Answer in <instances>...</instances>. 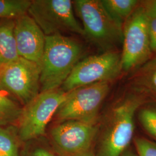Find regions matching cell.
I'll list each match as a JSON object with an SVG mask.
<instances>
[{
  "label": "cell",
  "instance_id": "obj_14",
  "mask_svg": "<svg viewBox=\"0 0 156 156\" xmlns=\"http://www.w3.org/2000/svg\"><path fill=\"white\" fill-rule=\"evenodd\" d=\"M106 11L114 20L123 27L129 17L138 7L136 0H101Z\"/></svg>",
  "mask_w": 156,
  "mask_h": 156
},
{
  "label": "cell",
  "instance_id": "obj_8",
  "mask_svg": "<svg viewBox=\"0 0 156 156\" xmlns=\"http://www.w3.org/2000/svg\"><path fill=\"white\" fill-rule=\"evenodd\" d=\"M122 71L121 55L109 50L80 60L73 68L61 88L68 92L72 90L99 82H109Z\"/></svg>",
  "mask_w": 156,
  "mask_h": 156
},
{
  "label": "cell",
  "instance_id": "obj_3",
  "mask_svg": "<svg viewBox=\"0 0 156 156\" xmlns=\"http://www.w3.org/2000/svg\"><path fill=\"white\" fill-rule=\"evenodd\" d=\"M83 35L106 51L123 41V26L113 19L100 0L73 1Z\"/></svg>",
  "mask_w": 156,
  "mask_h": 156
},
{
  "label": "cell",
  "instance_id": "obj_12",
  "mask_svg": "<svg viewBox=\"0 0 156 156\" xmlns=\"http://www.w3.org/2000/svg\"><path fill=\"white\" fill-rule=\"evenodd\" d=\"M15 19L0 20V68L17 60L15 37Z\"/></svg>",
  "mask_w": 156,
  "mask_h": 156
},
{
  "label": "cell",
  "instance_id": "obj_2",
  "mask_svg": "<svg viewBox=\"0 0 156 156\" xmlns=\"http://www.w3.org/2000/svg\"><path fill=\"white\" fill-rule=\"evenodd\" d=\"M144 99L128 95L112 108L104 128L97 156H120L133 137L134 117Z\"/></svg>",
  "mask_w": 156,
  "mask_h": 156
},
{
  "label": "cell",
  "instance_id": "obj_13",
  "mask_svg": "<svg viewBox=\"0 0 156 156\" xmlns=\"http://www.w3.org/2000/svg\"><path fill=\"white\" fill-rule=\"evenodd\" d=\"M133 84L137 91L156 96V57L140 66Z\"/></svg>",
  "mask_w": 156,
  "mask_h": 156
},
{
  "label": "cell",
  "instance_id": "obj_22",
  "mask_svg": "<svg viewBox=\"0 0 156 156\" xmlns=\"http://www.w3.org/2000/svg\"><path fill=\"white\" fill-rule=\"evenodd\" d=\"M32 156H55L49 151L45 149L39 148L36 149L33 153Z\"/></svg>",
  "mask_w": 156,
  "mask_h": 156
},
{
  "label": "cell",
  "instance_id": "obj_7",
  "mask_svg": "<svg viewBox=\"0 0 156 156\" xmlns=\"http://www.w3.org/2000/svg\"><path fill=\"white\" fill-rule=\"evenodd\" d=\"M122 42L120 54L122 71L132 70L149 60L151 50L147 16L144 6H138L124 23Z\"/></svg>",
  "mask_w": 156,
  "mask_h": 156
},
{
  "label": "cell",
  "instance_id": "obj_15",
  "mask_svg": "<svg viewBox=\"0 0 156 156\" xmlns=\"http://www.w3.org/2000/svg\"><path fill=\"white\" fill-rule=\"evenodd\" d=\"M22 108L10 95L0 89V126H9L17 123Z\"/></svg>",
  "mask_w": 156,
  "mask_h": 156
},
{
  "label": "cell",
  "instance_id": "obj_16",
  "mask_svg": "<svg viewBox=\"0 0 156 156\" xmlns=\"http://www.w3.org/2000/svg\"><path fill=\"white\" fill-rule=\"evenodd\" d=\"M19 136L13 126H0V156H20Z\"/></svg>",
  "mask_w": 156,
  "mask_h": 156
},
{
  "label": "cell",
  "instance_id": "obj_17",
  "mask_svg": "<svg viewBox=\"0 0 156 156\" xmlns=\"http://www.w3.org/2000/svg\"><path fill=\"white\" fill-rule=\"evenodd\" d=\"M31 1L0 0V20L16 19L27 13Z\"/></svg>",
  "mask_w": 156,
  "mask_h": 156
},
{
  "label": "cell",
  "instance_id": "obj_1",
  "mask_svg": "<svg viewBox=\"0 0 156 156\" xmlns=\"http://www.w3.org/2000/svg\"><path fill=\"white\" fill-rule=\"evenodd\" d=\"M83 51L82 45L73 38L62 34L46 36L40 92L60 88L81 60Z\"/></svg>",
  "mask_w": 156,
  "mask_h": 156
},
{
  "label": "cell",
  "instance_id": "obj_24",
  "mask_svg": "<svg viewBox=\"0 0 156 156\" xmlns=\"http://www.w3.org/2000/svg\"><path fill=\"white\" fill-rule=\"evenodd\" d=\"M95 156L94 154L91 152V151H90V152H89L88 153H87L86 154H85L84 156Z\"/></svg>",
  "mask_w": 156,
  "mask_h": 156
},
{
  "label": "cell",
  "instance_id": "obj_19",
  "mask_svg": "<svg viewBox=\"0 0 156 156\" xmlns=\"http://www.w3.org/2000/svg\"><path fill=\"white\" fill-rule=\"evenodd\" d=\"M138 156H156V143L145 138L135 140Z\"/></svg>",
  "mask_w": 156,
  "mask_h": 156
},
{
  "label": "cell",
  "instance_id": "obj_23",
  "mask_svg": "<svg viewBox=\"0 0 156 156\" xmlns=\"http://www.w3.org/2000/svg\"><path fill=\"white\" fill-rule=\"evenodd\" d=\"M120 156H137L134 153L130 151H125Z\"/></svg>",
  "mask_w": 156,
  "mask_h": 156
},
{
  "label": "cell",
  "instance_id": "obj_6",
  "mask_svg": "<svg viewBox=\"0 0 156 156\" xmlns=\"http://www.w3.org/2000/svg\"><path fill=\"white\" fill-rule=\"evenodd\" d=\"M27 13L45 36L67 32L83 35L82 26L75 15L73 1L33 0Z\"/></svg>",
  "mask_w": 156,
  "mask_h": 156
},
{
  "label": "cell",
  "instance_id": "obj_5",
  "mask_svg": "<svg viewBox=\"0 0 156 156\" xmlns=\"http://www.w3.org/2000/svg\"><path fill=\"white\" fill-rule=\"evenodd\" d=\"M110 90L109 82H99L77 87L67 92L56 111L60 121L76 120L96 124L101 106Z\"/></svg>",
  "mask_w": 156,
  "mask_h": 156
},
{
  "label": "cell",
  "instance_id": "obj_21",
  "mask_svg": "<svg viewBox=\"0 0 156 156\" xmlns=\"http://www.w3.org/2000/svg\"><path fill=\"white\" fill-rule=\"evenodd\" d=\"M143 6L147 12L156 16V0L146 1Z\"/></svg>",
  "mask_w": 156,
  "mask_h": 156
},
{
  "label": "cell",
  "instance_id": "obj_18",
  "mask_svg": "<svg viewBox=\"0 0 156 156\" xmlns=\"http://www.w3.org/2000/svg\"><path fill=\"white\" fill-rule=\"evenodd\" d=\"M140 123L145 131L156 140V107H146L139 113Z\"/></svg>",
  "mask_w": 156,
  "mask_h": 156
},
{
  "label": "cell",
  "instance_id": "obj_11",
  "mask_svg": "<svg viewBox=\"0 0 156 156\" xmlns=\"http://www.w3.org/2000/svg\"><path fill=\"white\" fill-rule=\"evenodd\" d=\"M14 32L19 57L41 66L46 36L37 23L27 13L15 19Z\"/></svg>",
  "mask_w": 156,
  "mask_h": 156
},
{
  "label": "cell",
  "instance_id": "obj_4",
  "mask_svg": "<svg viewBox=\"0 0 156 156\" xmlns=\"http://www.w3.org/2000/svg\"><path fill=\"white\" fill-rule=\"evenodd\" d=\"M67 94L61 87L42 91L24 105L17 122L19 139L27 141L44 134L48 124Z\"/></svg>",
  "mask_w": 156,
  "mask_h": 156
},
{
  "label": "cell",
  "instance_id": "obj_20",
  "mask_svg": "<svg viewBox=\"0 0 156 156\" xmlns=\"http://www.w3.org/2000/svg\"><path fill=\"white\" fill-rule=\"evenodd\" d=\"M146 13L147 16V28L151 50V51L156 53V16L151 15L147 12Z\"/></svg>",
  "mask_w": 156,
  "mask_h": 156
},
{
  "label": "cell",
  "instance_id": "obj_9",
  "mask_svg": "<svg viewBox=\"0 0 156 156\" xmlns=\"http://www.w3.org/2000/svg\"><path fill=\"white\" fill-rule=\"evenodd\" d=\"M41 66L22 57L0 68V89L24 105L41 90Z\"/></svg>",
  "mask_w": 156,
  "mask_h": 156
},
{
  "label": "cell",
  "instance_id": "obj_10",
  "mask_svg": "<svg viewBox=\"0 0 156 156\" xmlns=\"http://www.w3.org/2000/svg\"><path fill=\"white\" fill-rule=\"evenodd\" d=\"M98 129L96 124L68 120L52 128L50 136L60 156H83L91 151Z\"/></svg>",
  "mask_w": 156,
  "mask_h": 156
}]
</instances>
